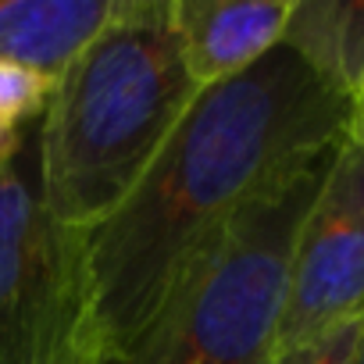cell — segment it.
<instances>
[{
	"mask_svg": "<svg viewBox=\"0 0 364 364\" xmlns=\"http://www.w3.org/2000/svg\"><path fill=\"white\" fill-rule=\"evenodd\" d=\"M346 122L350 97L286 43L197 93L122 208L82 236L97 360H118L232 218L268 182L328 150Z\"/></svg>",
	"mask_w": 364,
	"mask_h": 364,
	"instance_id": "1",
	"label": "cell"
},
{
	"mask_svg": "<svg viewBox=\"0 0 364 364\" xmlns=\"http://www.w3.org/2000/svg\"><path fill=\"white\" fill-rule=\"evenodd\" d=\"M357 364H364V314L357 321Z\"/></svg>",
	"mask_w": 364,
	"mask_h": 364,
	"instance_id": "13",
	"label": "cell"
},
{
	"mask_svg": "<svg viewBox=\"0 0 364 364\" xmlns=\"http://www.w3.org/2000/svg\"><path fill=\"white\" fill-rule=\"evenodd\" d=\"M54 82L43 79L33 68L0 61V129L4 132H22L26 122L47 111Z\"/></svg>",
	"mask_w": 364,
	"mask_h": 364,
	"instance_id": "9",
	"label": "cell"
},
{
	"mask_svg": "<svg viewBox=\"0 0 364 364\" xmlns=\"http://www.w3.org/2000/svg\"><path fill=\"white\" fill-rule=\"evenodd\" d=\"M282 43L353 97L364 82V0H304L289 15Z\"/></svg>",
	"mask_w": 364,
	"mask_h": 364,
	"instance_id": "8",
	"label": "cell"
},
{
	"mask_svg": "<svg viewBox=\"0 0 364 364\" xmlns=\"http://www.w3.org/2000/svg\"><path fill=\"white\" fill-rule=\"evenodd\" d=\"M175 0H118L107 26L54 79L40 122V197L86 236L136 190L197 100Z\"/></svg>",
	"mask_w": 364,
	"mask_h": 364,
	"instance_id": "2",
	"label": "cell"
},
{
	"mask_svg": "<svg viewBox=\"0 0 364 364\" xmlns=\"http://www.w3.org/2000/svg\"><path fill=\"white\" fill-rule=\"evenodd\" d=\"M293 8L296 0H175L193 86L204 93L254 68L282 43Z\"/></svg>",
	"mask_w": 364,
	"mask_h": 364,
	"instance_id": "6",
	"label": "cell"
},
{
	"mask_svg": "<svg viewBox=\"0 0 364 364\" xmlns=\"http://www.w3.org/2000/svg\"><path fill=\"white\" fill-rule=\"evenodd\" d=\"M346 132L357 136L364 143V82L357 86V93L350 97V122H346Z\"/></svg>",
	"mask_w": 364,
	"mask_h": 364,
	"instance_id": "11",
	"label": "cell"
},
{
	"mask_svg": "<svg viewBox=\"0 0 364 364\" xmlns=\"http://www.w3.org/2000/svg\"><path fill=\"white\" fill-rule=\"evenodd\" d=\"M364 314V143L339 136L321 190L300 225L279 353Z\"/></svg>",
	"mask_w": 364,
	"mask_h": 364,
	"instance_id": "5",
	"label": "cell"
},
{
	"mask_svg": "<svg viewBox=\"0 0 364 364\" xmlns=\"http://www.w3.org/2000/svg\"><path fill=\"white\" fill-rule=\"evenodd\" d=\"M22 154L0 168V364H100L86 318L82 236L50 222L40 164H22Z\"/></svg>",
	"mask_w": 364,
	"mask_h": 364,
	"instance_id": "4",
	"label": "cell"
},
{
	"mask_svg": "<svg viewBox=\"0 0 364 364\" xmlns=\"http://www.w3.org/2000/svg\"><path fill=\"white\" fill-rule=\"evenodd\" d=\"M22 132H4V129H0V168H4V164H11L18 154H22Z\"/></svg>",
	"mask_w": 364,
	"mask_h": 364,
	"instance_id": "12",
	"label": "cell"
},
{
	"mask_svg": "<svg viewBox=\"0 0 364 364\" xmlns=\"http://www.w3.org/2000/svg\"><path fill=\"white\" fill-rule=\"evenodd\" d=\"M118 0H0V61L58 79L107 26Z\"/></svg>",
	"mask_w": 364,
	"mask_h": 364,
	"instance_id": "7",
	"label": "cell"
},
{
	"mask_svg": "<svg viewBox=\"0 0 364 364\" xmlns=\"http://www.w3.org/2000/svg\"><path fill=\"white\" fill-rule=\"evenodd\" d=\"M357 321H343L318 339L279 353L272 364H357Z\"/></svg>",
	"mask_w": 364,
	"mask_h": 364,
	"instance_id": "10",
	"label": "cell"
},
{
	"mask_svg": "<svg viewBox=\"0 0 364 364\" xmlns=\"http://www.w3.org/2000/svg\"><path fill=\"white\" fill-rule=\"evenodd\" d=\"M336 143L268 182L111 364H272L296 236Z\"/></svg>",
	"mask_w": 364,
	"mask_h": 364,
	"instance_id": "3",
	"label": "cell"
}]
</instances>
